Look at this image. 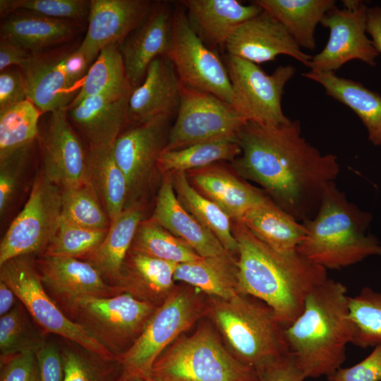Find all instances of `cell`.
Returning <instances> with one entry per match:
<instances>
[{
    "mask_svg": "<svg viewBox=\"0 0 381 381\" xmlns=\"http://www.w3.org/2000/svg\"><path fill=\"white\" fill-rule=\"evenodd\" d=\"M1 358L6 362L1 381H39L36 351H26Z\"/></svg>",
    "mask_w": 381,
    "mask_h": 381,
    "instance_id": "7dc6e473",
    "label": "cell"
},
{
    "mask_svg": "<svg viewBox=\"0 0 381 381\" xmlns=\"http://www.w3.org/2000/svg\"><path fill=\"white\" fill-rule=\"evenodd\" d=\"M58 303L71 320L119 357L135 341L158 307L124 292L110 297L81 296Z\"/></svg>",
    "mask_w": 381,
    "mask_h": 381,
    "instance_id": "ba28073f",
    "label": "cell"
},
{
    "mask_svg": "<svg viewBox=\"0 0 381 381\" xmlns=\"http://www.w3.org/2000/svg\"><path fill=\"white\" fill-rule=\"evenodd\" d=\"M226 67L234 94V107L248 120L262 126H279L291 120L284 114L282 98L296 68L279 66L267 74L258 64L226 54Z\"/></svg>",
    "mask_w": 381,
    "mask_h": 381,
    "instance_id": "8fae6325",
    "label": "cell"
},
{
    "mask_svg": "<svg viewBox=\"0 0 381 381\" xmlns=\"http://www.w3.org/2000/svg\"><path fill=\"white\" fill-rule=\"evenodd\" d=\"M343 8L334 6L320 24L329 30L324 49L312 57L308 68L317 72H335L344 64L358 59L370 66L379 55L366 35L368 7L360 0H344Z\"/></svg>",
    "mask_w": 381,
    "mask_h": 381,
    "instance_id": "5bb4252c",
    "label": "cell"
},
{
    "mask_svg": "<svg viewBox=\"0 0 381 381\" xmlns=\"http://www.w3.org/2000/svg\"><path fill=\"white\" fill-rule=\"evenodd\" d=\"M174 7L169 2L154 4L144 20L119 45L128 79L133 89L143 81L150 64L168 56L172 36Z\"/></svg>",
    "mask_w": 381,
    "mask_h": 381,
    "instance_id": "ac0fdd59",
    "label": "cell"
},
{
    "mask_svg": "<svg viewBox=\"0 0 381 381\" xmlns=\"http://www.w3.org/2000/svg\"><path fill=\"white\" fill-rule=\"evenodd\" d=\"M22 305H17L0 318L1 356L26 351H36L45 341L28 322Z\"/></svg>",
    "mask_w": 381,
    "mask_h": 381,
    "instance_id": "7bdbcfd3",
    "label": "cell"
},
{
    "mask_svg": "<svg viewBox=\"0 0 381 381\" xmlns=\"http://www.w3.org/2000/svg\"><path fill=\"white\" fill-rule=\"evenodd\" d=\"M186 173L192 186L231 220H241L247 212L269 198L236 173L219 165L213 164Z\"/></svg>",
    "mask_w": 381,
    "mask_h": 381,
    "instance_id": "7402d4cb",
    "label": "cell"
},
{
    "mask_svg": "<svg viewBox=\"0 0 381 381\" xmlns=\"http://www.w3.org/2000/svg\"><path fill=\"white\" fill-rule=\"evenodd\" d=\"M237 256L229 252L178 264L174 279L209 296L228 299L238 292Z\"/></svg>",
    "mask_w": 381,
    "mask_h": 381,
    "instance_id": "f546056e",
    "label": "cell"
},
{
    "mask_svg": "<svg viewBox=\"0 0 381 381\" xmlns=\"http://www.w3.org/2000/svg\"><path fill=\"white\" fill-rule=\"evenodd\" d=\"M241 152L236 139L198 143L179 150L163 151L158 161V170L162 174L187 172L219 161L232 163Z\"/></svg>",
    "mask_w": 381,
    "mask_h": 381,
    "instance_id": "8d00e7d4",
    "label": "cell"
},
{
    "mask_svg": "<svg viewBox=\"0 0 381 381\" xmlns=\"http://www.w3.org/2000/svg\"><path fill=\"white\" fill-rule=\"evenodd\" d=\"M168 57L181 83L211 93L234 106L232 86L225 64L193 30L179 2L174 6Z\"/></svg>",
    "mask_w": 381,
    "mask_h": 381,
    "instance_id": "4fadbf2b",
    "label": "cell"
},
{
    "mask_svg": "<svg viewBox=\"0 0 381 381\" xmlns=\"http://www.w3.org/2000/svg\"><path fill=\"white\" fill-rule=\"evenodd\" d=\"M275 18L300 47H316L317 25L334 6V0H256L253 1Z\"/></svg>",
    "mask_w": 381,
    "mask_h": 381,
    "instance_id": "d6a6232c",
    "label": "cell"
},
{
    "mask_svg": "<svg viewBox=\"0 0 381 381\" xmlns=\"http://www.w3.org/2000/svg\"><path fill=\"white\" fill-rule=\"evenodd\" d=\"M176 196L183 206L199 223L210 231L226 251L238 256V243L232 232L231 219L190 183L186 173L169 174Z\"/></svg>",
    "mask_w": 381,
    "mask_h": 381,
    "instance_id": "e575fe53",
    "label": "cell"
},
{
    "mask_svg": "<svg viewBox=\"0 0 381 381\" xmlns=\"http://www.w3.org/2000/svg\"><path fill=\"white\" fill-rule=\"evenodd\" d=\"M80 350L69 345L61 349L64 368L63 381H97L95 368L85 353Z\"/></svg>",
    "mask_w": 381,
    "mask_h": 381,
    "instance_id": "c3c4849f",
    "label": "cell"
},
{
    "mask_svg": "<svg viewBox=\"0 0 381 381\" xmlns=\"http://www.w3.org/2000/svg\"><path fill=\"white\" fill-rule=\"evenodd\" d=\"M72 34L68 22L31 13H13L1 25V37L32 54L66 41Z\"/></svg>",
    "mask_w": 381,
    "mask_h": 381,
    "instance_id": "836d02e7",
    "label": "cell"
},
{
    "mask_svg": "<svg viewBox=\"0 0 381 381\" xmlns=\"http://www.w3.org/2000/svg\"><path fill=\"white\" fill-rule=\"evenodd\" d=\"M41 114L29 99L0 112V157L33 144Z\"/></svg>",
    "mask_w": 381,
    "mask_h": 381,
    "instance_id": "f35d334b",
    "label": "cell"
},
{
    "mask_svg": "<svg viewBox=\"0 0 381 381\" xmlns=\"http://www.w3.org/2000/svg\"><path fill=\"white\" fill-rule=\"evenodd\" d=\"M21 70L28 99L42 113L67 109L77 95L67 82L61 56L32 54Z\"/></svg>",
    "mask_w": 381,
    "mask_h": 381,
    "instance_id": "4316f807",
    "label": "cell"
},
{
    "mask_svg": "<svg viewBox=\"0 0 381 381\" xmlns=\"http://www.w3.org/2000/svg\"><path fill=\"white\" fill-rule=\"evenodd\" d=\"M258 381H303L306 377L290 353L256 371Z\"/></svg>",
    "mask_w": 381,
    "mask_h": 381,
    "instance_id": "f907efd6",
    "label": "cell"
},
{
    "mask_svg": "<svg viewBox=\"0 0 381 381\" xmlns=\"http://www.w3.org/2000/svg\"><path fill=\"white\" fill-rule=\"evenodd\" d=\"M236 140L241 152L231 164L239 176L260 185L297 221L315 215L325 188L339 173L336 155L310 145L298 120L279 126L248 121Z\"/></svg>",
    "mask_w": 381,
    "mask_h": 381,
    "instance_id": "6da1fadb",
    "label": "cell"
},
{
    "mask_svg": "<svg viewBox=\"0 0 381 381\" xmlns=\"http://www.w3.org/2000/svg\"><path fill=\"white\" fill-rule=\"evenodd\" d=\"M131 248L176 264L201 258L186 242L173 235L151 218L140 222Z\"/></svg>",
    "mask_w": 381,
    "mask_h": 381,
    "instance_id": "74e56055",
    "label": "cell"
},
{
    "mask_svg": "<svg viewBox=\"0 0 381 381\" xmlns=\"http://www.w3.org/2000/svg\"><path fill=\"white\" fill-rule=\"evenodd\" d=\"M180 80L168 56L155 59L143 83L133 89L128 99V123L140 125L161 116L177 113Z\"/></svg>",
    "mask_w": 381,
    "mask_h": 381,
    "instance_id": "44dd1931",
    "label": "cell"
},
{
    "mask_svg": "<svg viewBox=\"0 0 381 381\" xmlns=\"http://www.w3.org/2000/svg\"><path fill=\"white\" fill-rule=\"evenodd\" d=\"M366 32L370 35L377 52L381 54V7L376 6L368 8Z\"/></svg>",
    "mask_w": 381,
    "mask_h": 381,
    "instance_id": "11a10c76",
    "label": "cell"
},
{
    "mask_svg": "<svg viewBox=\"0 0 381 381\" xmlns=\"http://www.w3.org/2000/svg\"><path fill=\"white\" fill-rule=\"evenodd\" d=\"M347 288L328 278L307 297L300 315L285 328L289 353L306 378L329 376L346 359L353 342Z\"/></svg>",
    "mask_w": 381,
    "mask_h": 381,
    "instance_id": "3957f363",
    "label": "cell"
},
{
    "mask_svg": "<svg viewBox=\"0 0 381 381\" xmlns=\"http://www.w3.org/2000/svg\"><path fill=\"white\" fill-rule=\"evenodd\" d=\"M113 146L88 147L85 176L110 223L124 210L128 195L126 179L115 159Z\"/></svg>",
    "mask_w": 381,
    "mask_h": 381,
    "instance_id": "4dcf8cb0",
    "label": "cell"
},
{
    "mask_svg": "<svg viewBox=\"0 0 381 381\" xmlns=\"http://www.w3.org/2000/svg\"><path fill=\"white\" fill-rule=\"evenodd\" d=\"M32 54L17 44L1 37L0 40V72L16 65L20 68L27 63Z\"/></svg>",
    "mask_w": 381,
    "mask_h": 381,
    "instance_id": "db71d44e",
    "label": "cell"
},
{
    "mask_svg": "<svg viewBox=\"0 0 381 381\" xmlns=\"http://www.w3.org/2000/svg\"><path fill=\"white\" fill-rule=\"evenodd\" d=\"M177 265L131 248L114 286L119 293L159 306L175 289Z\"/></svg>",
    "mask_w": 381,
    "mask_h": 381,
    "instance_id": "d4e9b609",
    "label": "cell"
},
{
    "mask_svg": "<svg viewBox=\"0 0 381 381\" xmlns=\"http://www.w3.org/2000/svg\"><path fill=\"white\" fill-rule=\"evenodd\" d=\"M148 0H92L88 28L77 50L92 63L111 44H120L151 11Z\"/></svg>",
    "mask_w": 381,
    "mask_h": 381,
    "instance_id": "d6986e66",
    "label": "cell"
},
{
    "mask_svg": "<svg viewBox=\"0 0 381 381\" xmlns=\"http://www.w3.org/2000/svg\"><path fill=\"white\" fill-rule=\"evenodd\" d=\"M151 219L186 242L200 257L221 255L218 238L188 212L178 200L169 174H163Z\"/></svg>",
    "mask_w": 381,
    "mask_h": 381,
    "instance_id": "484cf974",
    "label": "cell"
},
{
    "mask_svg": "<svg viewBox=\"0 0 381 381\" xmlns=\"http://www.w3.org/2000/svg\"><path fill=\"white\" fill-rule=\"evenodd\" d=\"M16 298L13 291L3 281L0 280V315L3 316L13 307Z\"/></svg>",
    "mask_w": 381,
    "mask_h": 381,
    "instance_id": "9f6ffc18",
    "label": "cell"
},
{
    "mask_svg": "<svg viewBox=\"0 0 381 381\" xmlns=\"http://www.w3.org/2000/svg\"><path fill=\"white\" fill-rule=\"evenodd\" d=\"M28 99L22 71L5 69L0 73V112Z\"/></svg>",
    "mask_w": 381,
    "mask_h": 381,
    "instance_id": "681fc988",
    "label": "cell"
},
{
    "mask_svg": "<svg viewBox=\"0 0 381 381\" xmlns=\"http://www.w3.org/2000/svg\"><path fill=\"white\" fill-rule=\"evenodd\" d=\"M200 292L189 285L175 287L157 308L135 341L119 356L123 367V380L151 376L159 356L206 313Z\"/></svg>",
    "mask_w": 381,
    "mask_h": 381,
    "instance_id": "52a82bcc",
    "label": "cell"
},
{
    "mask_svg": "<svg viewBox=\"0 0 381 381\" xmlns=\"http://www.w3.org/2000/svg\"><path fill=\"white\" fill-rule=\"evenodd\" d=\"M0 280L13 291L44 332L61 336L104 361L115 358L86 329L71 320L48 295L32 255L19 256L1 265Z\"/></svg>",
    "mask_w": 381,
    "mask_h": 381,
    "instance_id": "9c48e42d",
    "label": "cell"
},
{
    "mask_svg": "<svg viewBox=\"0 0 381 381\" xmlns=\"http://www.w3.org/2000/svg\"><path fill=\"white\" fill-rule=\"evenodd\" d=\"M90 1L85 0H20V8L33 14L62 20L79 19L89 13Z\"/></svg>",
    "mask_w": 381,
    "mask_h": 381,
    "instance_id": "f6af8a7d",
    "label": "cell"
},
{
    "mask_svg": "<svg viewBox=\"0 0 381 381\" xmlns=\"http://www.w3.org/2000/svg\"><path fill=\"white\" fill-rule=\"evenodd\" d=\"M209 297L206 313L239 361L257 371L289 353L286 327L264 302L241 294Z\"/></svg>",
    "mask_w": 381,
    "mask_h": 381,
    "instance_id": "5b68a950",
    "label": "cell"
},
{
    "mask_svg": "<svg viewBox=\"0 0 381 381\" xmlns=\"http://www.w3.org/2000/svg\"><path fill=\"white\" fill-rule=\"evenodd\" d=\"M133 90L119 44H111L100 51L90 67L78 95L68 108L93 96L107 94L129 96Z\"/></svg>",
    "mask_w": 381,
    "mask_h": 381,
    "instance_id": "d590c367",
    "label": "cell"
},
{
    "mask_svg": "<svg viewBox=\"0 0 381 381\" xmlns=\"http://www.w3.org/2000/svg\"><path fill=\"white\" fill-rule=\"evenodd\" d=\"M61 218V188L42 173L0 243V266L23 255L46 250Z\"/></svg>",
    "mask_w": 381,
    "mask_h": 381,
    "instance_id": "7c38bea8",
    "label": "cell"
},
{
    "mask_svg": "<svg viewBox=\"0 0 381 381\" xmlns=\"http://www.w3.org/2000/svg\"><path fill=\"white\" fill-rule=\"evenodd\" d=\"M41 141L42 174L61 188L85 182L87 150L71 126L66 109L52 113Z\"/></svg>",
    "mask_w": 381,
    "mask_h": 381,
    "instance_id": "2e32d148",
    "label": "cell"
},
{
    "mask_svg": "<svg viewBox=\"0 0 381 381\" xmlns=\"http://www.w3.org/2000/svg\"><path fill=\"white\" fill-rule=\"evenodd\" d=\"M141 202L126 207L112 222L100 245L83 259L92 264L111 285L117 282L137 229L143 220Z\"/></svg>",
    "mask_w": 381,
    "mask_h": 381,
    "instance_id": "f1b7e54d",
    "label": "cell"
},
{
    "mask_svg": "<svg viewBox=\"0 0 381 381\" xmlns=\"http://www.w3.org/2000/svg\"><path fill=\"white\" fill-rule=\"evenodd\" d=\"M32 145L0 157V214L2 217L16 198Z\"/></svg>",
    "mask_w": 381,
    "mask_h": 381,
    "instance_id": "ee69618b",
    "label": "cell"
},
{
    "mask_svg": "<svg viewBox=\"0 0 381 381\" xmlns=\"http://www.w3.org/2000/svg\"><path fill=\"white\" fill-rule=\"evenodd\" d=\"M171 118L161 115L146 123L133 125L114 142V157L128 185L125 208L140 202L150 187L167 143Z\"/></svg>",
    "mask_w": 381,
    "mask_h": 381,
    "instance_id": "9a60e30c",
    "label": "cell"
},
{
    "mask_svg": "<svg viewBox=\"0 0 381 381\" xmlns=\"http://www.w3.org/2000/svg\"><path fill=\"white\" fill-rule=\"evenodd\" d=\"M348 305L354 328L352 344L363 349L381 344V292L365 286L349 296Z\"/></svg>",
    "mask_w": 381,
    "mask_h": 381,
    "instance_id": "ab89813d",
    "label": "cell"
},
{
    "mask_svg": "<svg viewBox=\"0 0 381 381\" xmlns=\"http://www.w3.org/2000/svg\"><path fill=\"white\" fill-rule=\"evenodd\" d=\"M155 381H258L256 371L239 361L207 325L181 335L157 359Z\"/></svg>",
    "mask_w": 381,
    "mask_h": 381,
    "instance_id": "8992f818",
    "label": "cell"
},
{
    "mask_svg": "<svg viewBox=\"0 0 381 381\" xmlns=\"http://www.w3.org/2000/svg\"><path fill=\"white\" fill-rule=\"evenodd\" d=\"M371 219L370 214L350 202L332 182L325 188L315 215L302 222L306 235L296 251L326 270L381 256L380 243L366 234Z\"/></svg>",
    "mask_w": 381,
    "mask_h": 381,
    "instance_id": "277c9868",
    "label": "cell"
},
{
    "mask_svg": "<svg viewBox=\"0 0 381 381\" xmlns=\"http://www.w3.org/2000/svg\"><path fill=\"white\" fill-rule=\"evenodd\" d=\"M61 218L73 224L97 230H108L109 219L90 186L61 188Z\"/></svg>",
    "mask_w": 381,
    "mask_h": 381,
    "instance_id": "60d3db41",
    "label": "cell"
},
{
    "mask_svg": "<svg viewBox=\"0 0 381 381\" xmlns=\"http://www.w3.org/2000/svg\"><path fill=\"white\" fill-rule=\"evenodd\" d=\"M20 8V0H1L0 14L1 17L8 16Z\"/></svg>",
    "mask_w": 381,
    "mask_h": 381,
    "instance_id": "6f0895ef",
    "label": "cell"
},
{
    "mask_svg": "<svg viewBox=\"0 0 381 381\" xmlns=\"http://www.w3.org/2000/svg\"><path fill=\"white\" fill-rule=\"evenodd\" d=\"M188 20L198 37L210 49L224 46L238 26L257 16L262 8L253 2L236 0H182Z\"/></svg>",
    "mask_w": 381,
    "mask_h": 381,
    "instance_id": "603a6c76",
    "label": "cell"
},
{
    "mask_svg": "<svg viewBox=\"0 0 381 381\" xmlns=\"http://www.w3.org/2000/svg\"><path fill=\"white\" fill-rule=\"evenodd\" d=\"M302 75L320 83L327 95L353 110L366 128L368 140L381 145V95L378 92L334 72L310 71Z\"/></svg>",
    "mask_w": 381,
    "mask_h": 381,
    "instance_id": "83f0119b",
    "label": "cell"
},
{
    "mask_svg": "<svg viewBox=\"0 0 381 381\" xmlns=\"http://www.w3.org/2000/svg\"><path fill=\"white\" fill-rule=\"evenodd\" d=\"M232 232L238 246V294L264 302L287 327L302 313L309 294L328 279L327 270L296 250L272 249L241 220H232Z\"/></svg>",
    "mask_w": 381,
    "mask_h": 381,
    "instance_id": "7a4b0ae2",
    "label": "cell"
},
{
    "mask_svg": "<svg viewBox=\"0 0 381 381\" xmlns=\"http://www.w3.org/2000/svg\"><path fill=\"white\" fill-rule=\"evenodd\" d=\"M241 221L256 238L282 253L296 251L306 235L303 224L270 198L247 212Z\"/></svg>",
    "mask_w": 381,
    "mask_h": 381,
    "instance_id": "1f68e13d",
    "label": "cell"
},
{
    "mask_svg": "<svg viewBox=\"0 0 381 381\" xmlns=\"http://www.w3.org/2000/svg\"><path fill=\"white\" fill-rule=\"evenodd\" d=\"M329 381H381V344L357 364L339 368L327 376Z\"/></svg>",
    "mask_w": 381,
    "mask_h": 381,
    "instance_id": "bcb514c9",
    "label": "cell"
},
{
    "mask_svg": "<svg viewBox=\"0 0 381 381\" xmlns=\"http://www.w3.org/2000/svg\"><path fill=\"white\" fill-rule=\"evenodd\" d=\"M123 381H155L151 376H137L128 378Z\"/></svg>",
    "mask_w": 381,
    "mask_h": 381,
    "instance_id": "680465c9",
    "label": "cell"
},
{
    "mask_svg": "<svg viewBox=\"0 0 381 381\" xmlns=\"http://www.w3.org/2000/svg\"><path fill=\"white\" fill-rule=\"evenodd\" d=\"M107 232V230L83 227L61 218L43 255L84 258L100 245Z\"/></svg>",
    "mask_w": 381,
    "mask_h": 381,
    "instance_id": "b9f144b4",
    "label": "cell"
},
{
    "mask_svg": "<svg viewBox=\"0 0 381 381\" xmlns=\"http://www.w3.org/2000/svg\"><path fill=\"white\" fill-rule=\"evenodd\" d=\"M36 356L39 381H63L61 353L55 344L45 342L36 351Z\"/></svg>",
    "mask_w": 381,
    "mask_h": 381,
    "instance_id": "816d5d0a",
    "label": "cell"
},
{
    "mask_svg": "<svg viewBox=\"0 0 381 381\" xmlns=\"http://www.w3.org/2000/svg\"><path fill=\"white\" fill-rule=\"evenodd\" d=\"M248 120L217 96L180 82V100L164 151L198 143L236 139Z\"/></svg>",
    "mask_w": 381,
    "mask_h": 381,
    "instance_id": "30bf717a",
    "label": "cell"
},
{
    "mask_svg": "<svg viewBox=\"0 0 381 381\" xmlns=\"http://www.w3.org/2000/svg\"><path fill=\"white\" fill-rule=\"evenodd\" d=\"M35 263L42 284L57 303L81 296L110 297L120 294L86 260L43 255Z\"/></svg>",
    "mask_w": 381,
    "mask_h": 381,
    "instance_id": "ffe728a7",
    "label": "cell"
},
{
    "mask_svg": "<svg viewBox=\"0 0 381 381\" xmlns=\"http://www.w3.org/2000/svg\"><path fill=\"white\" fill-rule=\"evenodd\" d=\"M225 48L228 55L255 64L284 54L308 67L313 57L303 52L286 29L265 10L238 26Z\"/></svg>",
    "mask_w": 381,
    "mask_h": 381,
    "instance_id": "e0dca14e",
    "label": "cell"
},
{
    "mask_svg": "<svg viewBox=\"0 0 381 381\" xmlns=\"http://www.w3.org/2000/svg\"><path fill=\"white\" fill-rule=\"evenodd\" d=\"M129 97L108 94L93 96L68 108V118L89 147L110 146L128 123Z\"/></svg>",
    "mask_w": 381,
    "mask_h": 381,
    "instance_id": "cb8c5ba5",
    "label": "cell"
},
{
    "mask_svg": "<svg viewBox=\"0 0 381 381\" xmlns=\"http://www.w3.org/2000/svg\"><path fill=\"white\" fill-rule=\"evenodd\" d=\"M61 64L69 86L74 90L77 83L84 80L90 62L77 49L61 56Z\"/></svg>",
    "mask_w": 381,
    "mask_h": 381,
    "instance_id": "f5cc1de1",
    "label": "cell"
}]
</instances>
